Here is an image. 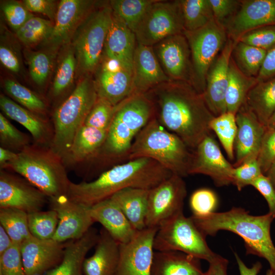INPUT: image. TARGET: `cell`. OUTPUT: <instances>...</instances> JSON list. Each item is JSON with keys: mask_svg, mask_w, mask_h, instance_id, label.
I'll return each mask as SVG.
<instances>
[{"mask_svg": "<svg viewBox=\"0 0 275 275\" xmlns=\"http://www.w3.org/2000/svg\"><path fill=\"white\" fill-rule=\"evenodd\" d=\"M154 108V117L168 130L178 135L190 149L210 134L209 124L214 117L203 94L190 84L170 80L146 93Z\"/></svg>", "mask_w": 275, "mask_h": 275, "instance_id": "6da1fadb", "label": "cell"}, {"mask_svg": "<svg viewBox=\"0 0 275 275\" xmlns=\"http://www.w3.org/2000/svg\"><path fill=\"white\" fill-rule=\"evenodd\" d=\"M172 174L150 158L128 160L103 171L92 181L71 182L67 196L77 203L91 207L126 188L150 190Z\"/></svg>", "mask_w": 275, "mask_h": 275, "instance_id": "7a4b0ae2", "label": "cell"}, {"mask_svg": "<svg viewBox=\"0 0 275 275\" xmlns=\"http://www.w3.org/2000/svg\"><path fill=\"white\" fill-rule=\"evenodd\" d=\"M191 217L205 236H215L220 230L233 232L243 240L247 254L265 259L275 271V246L270 236V226L275 215L268 213L253 215L241 207L222 212H213Z\"/></svg>", "mask_w": 275, "mask_h": 275, "instance_id": "3957f363", "label": "cell"}, {"mask_svg": "<svg viewBox=\"0 0 275 275\" xmlns=\"http://www.w3.org/2000/svg\"><path fill=\"white\" fill-rule=\"evenodd\" d=\"M2 169L19 174L48 198L67 196L71 182L62 157L50 147L34 143Z\"/></svg>", "mask_w": 275, "mask_h": 275, "instance_id": "277c9868", "label": "cell"}, {"mask_svg": "<svg viewBox=\"0 0 275 275\" xmlns=\"http://www.w3.org/2000/svg\"><path fill=\"white\" fill-rule=\"evenodd\" d=\"M193 153L181 139L154 117L134 138L127 159L150 158L183 177L189 175Z\"/></svg>", "mask_w": 275, "mask_h": 275, "instance_id": "5b68a950", "label": "cell"}, {"mask_svg": "<svg viewBox=\"0 0 275 275\" xmlns=\"http://www.w3.org/2000/svg\"><path fill=\"white\" fill-rule=\"evenodd\" d=\"M98 98L94 80L87 76L54 109L51 149L63 158Z\"/></svg>", "mask_w": 275, "mask_h": 275, "instance_id": "8992f818", "label": "cell"}, {"mask_svg": "<svg viewBox=\"0 0 275 275\" xmlns=\"http://www.w3.org/2000/svg\"><path fill=\"white\" fill-rule=\"evenodd\" d=\"M155 251H177L211 263L221 256L208 246L206 236L190 217L180 212L162 222L154 239Z\"/></svg>", "mask_w": 275, "mask_h": 275, "instance_id": "52a82bcc", "label": "cell"}, {"mask_svg": "<svg viewBox=\"0 0 275 275\" xmlns=\"http://www.w3.org/2000/svg\"><path fill=\"white\" fill-rule=\"evenodd\" d=\"M112 15L109 2L96 7L74 34L72 48L78 65L84 72H95L99 66Z\"/></svg>", "mask_w": 275, "mask_h": 275, "instance_id": "ba28073f", "label": "cell"}, {"mask_svg": "<svg viewBox=\"0 0 275 275\" xmlns=\"http://www.w3.org/2000/svg\"><path fill=\"white\" fill-rule=\"evenodd\" d=\"M190 50L193 65V85L203 94L206 79L212 64L224 48L228 35L225 28L214 18L202 28L184 31Z\"/></svg>", "mask_w": 275, "mask_h": 275, "instance_id": "9c48e42d", "label": "cell"}, {"mask_svg": "<svg viewBox=\"0 0 275 275\" xmlns=\"http://www.w3.org/2000/svg\"><path fill=\"white\" fill-rule=\"evenodd\" d=\"M184 31L179 0H156L145 13L134 33L137 43L153 46Z\"/></svg>", "mask_w": 275, "mask_h": 275, "instance_id": "30bf717a", "label": "cell"}, {"mask_svg": "<svg viewBox=\"0 0 275 275\" xmlns=\"http://www.w3.org/2000/svg\"><path fill=\"white\" fill-rule=\"evenodd\" d=\"M183 177L173 174L149 190L146 227H158L164 221L183 211L187 195Z\"/></svg>", "mask_w": 275, "mask_h": 275, "instance_id": "8fae6325", "label": "cell"}, {"mask_svg": "<svg viewBox=\"0 0 275 275\" xmlns=\"http://www.w3.org/2000/svg\"><path fill=\"white\" fill-rule=\"evenodd\" d=\"M157 227L138 231L130 241L119 244L118 267L115 275H150Z\"/></svg>", "mask_w": 275, "mask_h": 275, "instance_id": "7c38bea8", "label": "cell"}, {"mask_svg": "<svg viewBox=\"0 0 275 275\" xmlns=\"http://www.w3.org/2000/svg\"><path fill=\"white\" fill-rule=\"evenodd\" d=\"M152 47L171 80L185 82L193 86L191 52L183 33L169 36Z\"/></svg>", "mask_w": 275, "mask_h": 275, "instance_id": "4fadbf2b", "label": "cell"}, {"mask_svg": "<svg viewBox=\"0 0 275 275\" xmlns=\"http://www.w3.org/2000/svg\"><path fill=\"white\" fill-rule=\"evenodd\" d=\"M50 209L56 211L59 223L52 239L66 242L79 239L92 228L95 223L90 207L77 203L67 195L49 198Z\"/></svg>", "mask_w": 275, "mask_h": 275, "instance_id": "5bb4252c", "label": "cell"}, {"mask_svg": "<svg viewBox=\"0 0 275 275\" xmlns=\"http://www.w3.org/2000/svg\"><path fill=\"white\" fill-rule=\"evenodd\" d=\"M98 97L117 105L133 94L132 73L104 56L93 79Z\"/></svg>", "mask_w": 275, "mask_h": 275, "instance_id": "9a60e30c", "label": "cell"}, {"mask_svg": "<svg viewBox=\"0 0 275 275\" xmlns=\"http://www.w3.org/2000/svg\"><path fill=\"white\" fill-rule=\"evenodd\" d=\"M234 167L224 156L210 134L205 136L193 150L188 174L208 176L218 187L232 184Z\"/></svg>", "mask_w": 275, "mask_h": 275, "instance_id": "2e32d148", "label": "cell"}, {"mask_svg": "<svg viewBox=\"0 0 275 275\" xmlns=\"http://www.w3.org/2000/svg\"><path fill=\"white\" fill-rule=\"evenodd\" d=\"M48 198L23 177L0 170V208H13L26 213L39 211Z\"/></svg>", "mask_w": 275, "mask_h": 275, "instance_id": "e0dca14e", "label": "cell"}, {"mask_svg": "<svg viewBox=\"0 0 275 275\" xmlns=\"http://www.w3.org/2000/svg\"><path fill=\"white\" fill-rule=\"evenodd\" d=\"M275 25V0H240L239 9L224 24L228 37L236 42L254 29Z\"/></svg>", "mask_w": 275, "mask_h": 275, "instance_id": "ac0fdd59", "label": "cell"}, {"mask_svg": "<svg viewBox=\"0 0 275 275\" xmlns=\"http://www.w3.org/2000/svg\"><path fill=\"white\" fill-rule=\"evenodd\" d=\"M235 42L228 40L207 73L203 96L214 117L227 112L226 95L228 85L229 67Z\"/></svg>", "mask_w": 275, "mask_h": 275, "instance_id": "d6986e66", "label": "cell"}, {"mask_svg": "<svg viewBox=\"0 0 275 275\" xmlns=\"http://www.w3.org/2000/svg\"><path fill=\"white\" fill-rule=\"evenodd\" d=\"M66 244L33 236L25 240L20 251L26 275H44L57 266L63 258Z\"/></svg>", "mask_w": 275, "mask_h": 275, "instance_id": "ffe728a7", "label": "cell"}, {"mask_svg": "<svg viewBox=\"0 0 275 275\" xmlns=\"http://www.w3.org/2000/svg\"><path fill=\"white\" fill-rule=\"evenodd\" d=\"M235 118L237 129L234 145V167L257 159L266 129L244 104L236 114Z\"/></svg>", "mask_w": 275, "mask_h": 275, "instance_id": "44dd1931", "label": "cell"}, {"mask_svg": "<svg viewBox=\"0 0 275 275\" xmlns=\"http://www.w3.org/2000/svg\"><path fill=\"white\" fill-rule=\"evenodd\" d=\"M97 3L88 0L61 1L57 7L54 24L45 41L54 48L67 43Z\"/></svg>", "mask_w": 275, "mask_h": 275, "instance_id": "7402d4cb", "label": "cell"}, {"mask_svg": "<svg viewBox=\"0 0 275 275\" xmlns=\"http://www.w3.org/2000/svg\"><path fill=\"white\" fill-rule=\"evenodd\" d=\"M133 94H145L171 80L162 70L152 46L137 43L133 59Z\"/></svg>", "mask_w": 275, "mask_h": 275, "instance_id": "603a6c76", "label": "cell"}, {"mask_svg": "<svg viewBox=\"0 0 275 275\" xmlns=\"http://www.w3.org/2000/svg\"><path fill=\"white\" fill-rule=\"evenodd\" d=\"M0 107L6 116L29 131L34 144L50 147L54 131L52 123L48 119L24 108L4 94L0 95Z\"/></svg>", "mask_w": 275, "mask_h": 275, "instance_id": "cb8c5ba5", "label": "cell"}, {"mask_svg": "<svg viewBox=\"0 0 275 275\" xmlns=\"http://www.w3.org/2000/svg\"><path fill=\"white\" fill-rule=\"evenodd\" d=\"M107 130L81 126L62 158L66 169L76 170L81 165L93 162L105 141Z\"/></svg>", "mask_w": 275, "mask_h": 275, "instance_id": "d4e9b609", "label": "cell"}, {"mask_svg": "<svg viewBox=\"0 0 275 275\" xmlns=\"http://www.w3.org/2000/svg\"><path fill=\"white\" fill-rule=\"evenodd\" d=\"M136 44L135 33L113 12L105 41L104 56L116 61L132 73Z\"/></svg>", "mask_w": 275, "mask_h": 275, "instance_id": "484cf974", "label": "cell"}, {"mask_svg": "<svg viewBox=\"0 0 275 275\" xmlns=\"http://www.w3.org/2000/svg\"><path fill=\"white\" fill-rule=\"evenodd\" d=\"M90 212L95 222L101 224L119 244L130 241L138 231L111 198L91 206Z\"/></svg>", "mask_w": 275, "mask_h": 275, "instance_id": "4316f807", "label": "cell"}, {"mask_svg": "<svg viewBox=\"0 0 275 275\" xmlns=\"http://www.w3.org/2000/svg\"><path fill=\"white\" fill-rule=\"evenodd\" d=\"M92 255L86 258L84 275H115L118 267L119 243L102 228Z\"/></svg>", "mask_w": 275, "mask_h": 275, "instance_id": "83f0119b", "label": "cell"}, {"mask_svg": "<svg viewBox=\"0 0 275 275\" xmlns=\"http://www.w3.org/2000/svg\"><path fill=\"white\" fill-rule=\"evenodd\" d=\"M98 237L97 230L92 227L81 238L66 242L61 262L44 275H84V261Z\"/></svg>", "mask_w": 275, "mask_h": 275, "instance_id": "f1b7e54d", "label": "cell"}, {"mask_svg": "<svg viewBox=\"0 0 275 275\" xmlns=\"http://www.w3.org/2000/svg\"><path fill=\"white\" fill-rule=\"evenodd\" d=\"M200 259L177 251H155L150 275H205Z\"/></svg>", "mask_w": 275, "mask_h": 275, "instance_id": "f546056e", "label": "cell"}, {"mask_svg": "<svg viewBox=\"0 0 275 275\" xmlns=\"http://www.w3.org/2000/svg\"><path fill=\"white\" fill-rule=\"evenodd\" d=\"M149 190L129 187L116 193L109 198L118 205L136 231L146 227Z\"/></svg>", "mask_w": 275, "mask_h": 275, "instance_id": "4dcf8cb0", "label": "cell"}, {"mask_svg": "<svg viewBox=\"0 0 275 275\" xmlns=\"http://www.w3.org/2000/svg\"><path fill=\"white\" fill-rule=\"evenodd\" d=\"M244 104L267 127L275 112V77L258 81L249 92Z\"/></svg>", "mask_w": 275, "mask_h": 275, "instance_id": "1f68e13d", "label": "cell"}, {"mask_svg": "<svg viewBox=\"0 0 275 275\" xmlns=\"http://www.w3.org/2000/svg\"><path fill=\"white\" fill-rule=\"evenodd\" d=\"M228 80L226 95L227 112L236 115L244 104L249 92L258 80L256 77L244 74L232 57L229 63Z\"/></svg>", "mask_w": 275, "mask_h": 275, "instance_id": "d6a6232c", "label": "cell"}, {"mask_svg": "<svg viewBox=\"0 0 275 275\" xmlns=\"http://www.w3.org/2000/svg\"><path fill=\"white\" fill-rule=\"evenodd\" d=\"M184 31L202 28L214 18L209 0H179Z\"/></svg>", "mask_w": 275, "mask_h": 275, "instance_id": "836d02e7", "label": "cell"}, {"mask_svg": "<svg viewBox=\"0 0 275 275\" xmlns=\"http://www.w3.org/2000/svg\"><path fill=\"white\" fill-rule=\"evenodd\" d=\"M266 53L265 50L237 41L234 46L232 57L244 74L257 77Z\"/></svg>", "mask_w": 275, "mask_h": 275, "instance_id": "e575fe53", "label": "cell"}, {"mask_svg": "<svg viewBox=\"0 0 275 275\" xmlns=\"http://www.w3.org/2000/svg\"><path fill=\"white\" fill-rule=\"evenodd\" d=\"M4 86L7 93L16 103L30 111L48 119L47 104L36 93L11 79H5Z\"/></svg>", "mask_w": 275, "mask_h": 275, "instance_id": "d590c367", "label": "cell"}, {"mask_svg": "<svg viewBox=\"0 0 275 275\" xmlns=\"http://www.w3.org/2000/svg\"><path fill=\"white\" fill-rule=\"evenodd\" d=\"M156 0H112L109 5L114 14L134 33L145 13Z\"/></svg>", "mask_w": 275, "mask_h": 275, "instance_id": "8d00e7d4", "label": "cell"}, {"mask_svg": "<svg viewBox=\"0 0 275 275\" xmlns=\"http://www.w3.org/2000/svg\"><path fill=\"white\" fill-rule=\"evenodd\" d=\"M1 225L14 243L21 245L31 237L28 226V213L13 208H0Z\"/></svg>", "mask_w": 275, "mask_h": 275, "instance_id": "74e56055", "label": "cell"}, {"mask_svg": "<svg viewBox=\"0 0 275 275\" xmlns=\"http://www.w3.org/2000/svg\"><path fill=\"white\" fill-rule=\"evenodd\" d=\"M209 127L210 130L213 131L217 135L228 158L233 160L237 129L235 114L227 112L214 117L210 121Z\"/></svg>", "mask_w": 275, "mask_h": 275, "instance_id": "f35d334b", "label": "cell"}, {"mask_svg": "<svg viewBox=\"0 0 275 275\" xmlns=\"http://www.w3.org/2000/svg\"><path fill=\"white\" fill-rule=\"evenodd\" d=\"M28 226L31 235L38 239H52L59 223L56 211H37L28 213Z\"/></svg>", "mask_w": 275, "mask_h": 275, "instance_id": "ab89813d", "label": "cell"}, {"mask_svg": "<svg viewBox=\"0 0 275 275\" xmlns=\"http://www.w3.org/2000/svg\"><path fill=\"white\" fill-rule=\"evenodd\" d=\"M77 63L73 48L68 49L61 59L54 76L51 89L54 98L61 96L72 85Z\"/></svg>", "mask_w": 275, "mask_h": 275, "instance_id": "60d3db41", "label": "cell"}, {"mask_svg": "<svg viewBox=\"0 0 275 275\" xmlns=\"http://www.w3.org/2000/svg\"><path fill=\"white\" fill-rule=\"evenodd\" d=\"M53 25L48 20L33 16L16 31L17 38L26 45L35 44L46 40Z\"/></svg>", "mask_w": 275, "mask_h": 275, "instance_id": "b9f144b4", "label": "cell"}, {"mask_svg": "<svg viewBox=\"0 0 275 275\" xmlns=\"http://www.w3.org/2000/svg\"><path fill=\"white\" fill-rule=\"evenodd\" d=\"M32 142L33 139L28 134L18 129L0 113V147L18 153Z\"/></svg>", "mask_w": 275, "mask_h": 275, "instance_id": "7bdbcfd3", "label": "cell"}, {"mask_svg": "<svg viewBox=\"0 0 275 275\" xmlns=\"http://www.w3.org/2000/svg\"><path fill=\"white\" fill-rule=\"evenodd\" d=\"M117 105L98 97L89 113L84 124L100 129L108 130L115 115Z\"/></svg>", "mask_w": 275, "mask_h": 275, "instance_id": "ee69618b", "label": "cell"}, {"mask_svg": "<svg viewBox=\"0 0 275 275\" xmlns=\"http://www.w3.org/2000/svg\"><path fill=\"white\" fill-rule=\"evenodd\" d=\"M217 204L215 193L206 188L195 190L189 199L190 208L194 216H202L215 212Z\"/></svg>", "mask_w": 275, "mask_h": 275, "instance_id": "f6af8a7d", "label": "cell"}, {"mask_svg": "<svg viewBox=\"0 0 275 275\" xmlns=\"http://www.w3.org/2000/svg\"><path fill=\"white\" fill-rule=\"evenodd\" d=\"M28 61L32 79L37 85L43 86L51 70V58L43 51L32 52L28 54Z\"/></svg>", "mask_w": 275, "mask_h": 275, "instance_id": "bcb514c9", "label": "cell"}, {"mask_svg": "<svg viewBox=\"0 0 275 275\" xmlns=\"http://www.w3.org/2000/svg\"><path fill=\"white\" fill-rule=\"evenodd\" d=\"M237 41L267 51L275 46V25L264 26L251 30L242 35Z\"/></svg>", "mask_w": 275, "mask_h": 275, "instance_id": "7dc6e473", "label": "cell"}, {"mask_svg": "<svg viewBox=\"0 0 275 275\" xmlns=\"http://www.w3.org/2000/svg\"><path fill=\"white\" fill-rule=\"evenodd\" d=\"M263 174L257 159L248 161L239 166L234 167L232 172V183L239 191L253 182L261 175Z\"/></svg>", "mask_w": 275, "mask_h": 275, "instance_id": "c3c4849f", "label": "cell"}, {"mask_svg": "<svg viewBox=\"0 0 275 275\" xmlns=\"http://www.w3.org/2000/svg\"><path fill=\"white\" fill-rule=\"evenodd\" d=\"M21 245L14 243L0 255V275H26L21 258Z\"/></svg>", "mask_w": 275, "mask_h": 275, "instance_id": "681fc988", "label": "cell"}, {"mask_svg": "<svg viewBox=\"0 0 275 275\" xmlns=\"http://www.w3.org/2000/svg\"><path fill=\"white\" fill-rule=\"evenodd\" d=\"M1 7L7 21L15 31L33 16L24 5L17 1H6Z\"/></svg>", "mask_w": 275, "mask_h": 275, "instance_id": "f907efd6", "label": "cell"}, {"mask_svg": "<svg viewBox=\"0 0 275 275\" xmlns=\"http://www.w3.org/2000/svg\"><path fill=\"white\" fill-rule=\"evenodd\" d=\"M257 160L262 173L266 174L275 160V128L266 127Z\"/></svg>", "mask_w": 275, "mask_h": 275, "instance_id": "816d5d0a", "label": "cell"}, {"mask_svg": "<svg viewBox=\"0 0 275 275\" xmlns=\"http://www.w3.org/2000/svg\"><path fill=\"white\" fill-rule=\"evenodd\" d=\"M214 18L219 23H225L239 9L240 1L209 0Z\"/></svg>", "mask_w": 275, "mask_h": 275, "instance_id": "f5cc1de1", "label": "cell"}, {"mask_svg": "<svg viewBox=\"0 0 275 275\" xmlns=\"http://www.w3.org/2000/svg\"><path fill=\"white\" fill-rule=\"evenodd\" d=\"M265 198L268 204L269 213L275 215V188L270 179L264 174H262L252 183Z\"/></svg>", "mask_w": 275, "mask_h": 275, "instance_id": "db71d44e", "label": "cell"}, {"mask_svg": "<svg viewBox=\"0 0 275 275\" xmlns=\"http://www.w3.org/2000/svg\"><path fill=\"white\" fill-rule=\"evenodd\" d=\"M23 4L31 12L41 13L52 20L55 19L57 9L54 1L25 0Z\"/></svg>", "mask_w": 275, "mask_h": 275, "instance_id": "11a10c76", "label": "cell"}, {"mask_svg": "<svg viewBox=\"0 0 275 275\" xmlns=\"http://www.w3.org/2000/svg\"><path fill=\"white\" fill-rule=\"evenodd\" d=\"M0 61L9 70L14 73H18L20 71L21 64L19 58L14 51L6 45H1Z\"/></svg>", "mask_w": 275, "mask_h": 275, "instance_id": "9f6ffc18", "label": "cell"}, {"mask_svg": "<svg viewBox=\"0 0 275 275\" xmlns=\"http://www.w3.org/2000/svg\"><path fill=\"white\" fill-rule=\"evenodd\" d=\"M275 77V46L267 51L263 63L257 77L258 81Z\"/></svg>", "mask_w": 275, "mask_h": 275, "instance_id": "6f0895ef", "label": "cell"}, {"mask_svg": "<svg viewBox=\"0 0 275 275\" xmlns=\"http://www.w3.org/2000/svg\"><path fill=\"white\" fill-rule=\"evenodd\" d=\"M235 258L238 265L240 275H258L262 268V264L260 262H257L251 267H248L239 256L234 253ZM265 275H275V271L269 268L266 271Z\"/></svg>", "mask_w": 275, "mask_h": 275, "instance_id": "680465c9", "label": "cell"}, {"mask_svg": "<svg viewBox=\"0 0 275 275\" xmlns=\"http://www.w3.org/2000/svg\"><path fill=\"white\" fill-rule=\"evenodd\" d=\"M212 268L215 275H228L227 269L228 261L221 256L218 259L209 263Z\"/></svg>", "mask_w": 275, "mask_h": 275, "instance_id": "91938a15", "label": "cell"}, {"mask_svg": "<svg viewBox=\"0 0 275 275\" xmlns=\"http://www.w3.org/2000/svg\"><path fill=\"white\" fill-rule=\"evenodd\" d=\"M13 244L10 236L0 225V255L8 250Z\"/></svg>", "mask_w": 275, "mask_h": 275, "instance_id": "94428289", "label": "cell"}, {"mask_svg": "<svg viewBox=\"0 0 275 275\" xmlns=\"http://www.w3.org/2000/svg\"><path fill=\"white\" fill-rule=\"evenodd\" d=\"M17 153L0 147V168L13 161L17 156Z\"/></svg>", "mask_w": 275, "mask_h": 275, "instance_id": "6125c7cd", "label": "cell"}, {"mask_svg": "<svg viewBox=\"0 0 275 275\" xmlns=\"http://www.w3.org/2000/svg\"><path fill=\"white\" fill-rule=\"evenodd\" d=\"M266 174V176L270 179L275 188V160L272 162Z\"/></svg>", "mask_w": 275, "mask_h": 275, "instance_id": "be15d7a7", "label": "cell"}, {"mask_svg": "<svg viewBox=\"0 0 275 275\" xmlns=\"http://www.w3.org/2000/svg\"><path fill=\"white\" fill-rule=\"evenodd\" d=\"M266 127L268 128H275V112L269 119Z\"/></svg>", "mask_w": 275, "mask_h": 275, "instance_id": "e7e4bbea", "label": "cell"}, {"mask_svg": "<svg viewBox=\"0 0 275 275\" xmlns=\"http://www.w3.org/2000/svg\"><path fill=\"white\" fill-rule=\"evenodd\" d=\"M205 272V275H215L212 268L210 265L208 270Z\"/></svg>", "mask_w": 275, "mask_h": 275, "instance_id": "03108f58", "label": "cell"}]
</instances>
